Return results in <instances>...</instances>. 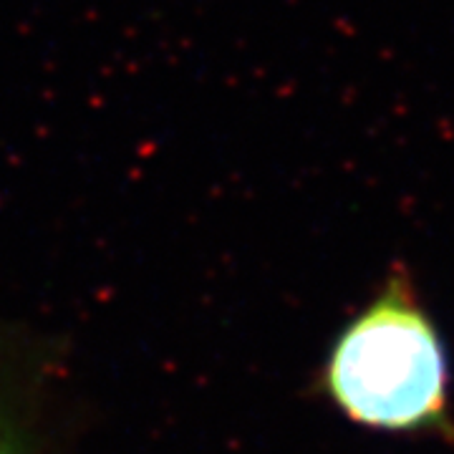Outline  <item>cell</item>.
<instances>
[{
	"instance_id": "6da1fadb",
	"label": "cell",
	"mask_w": 454,
	"mask_h": 454,
	"mask_svg": "<svg viewBox=\"0 0 454 454\" xmlns=\"http://www.w3.org/2000/svg\"><path fill=\"white\" fill-rule=\"evenodd\" d=\"M324 384L340 414L366 429L454 442L447 351L404 273L340 331Z\"/></svg>"
},
{
	"instance_id": "7a4b0ae2",
	"label": "cell",
	"mask_w": 454,
	"mask_h": 454,
	"mask_svg": "<svg viewBox=\"0 0 454 454\" xmlns=\"http://www.w3.org/2000/svg\"><path fill=\"white\" fill-rule=\"evenodd\" d=\"M0 454H23L16 434L11 432V427L5 424L3 417H0Z\"/></svg>"
}]
</instances>
